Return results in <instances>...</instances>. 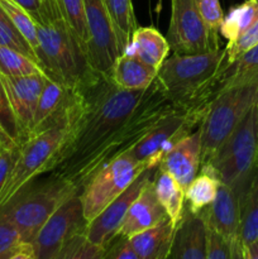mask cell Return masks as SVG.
<instances>
[{"mask_svg": "<svg viewBox=\"0 0 258 259\" xmlns=\"http://www.w3.org/2000/svg\"><path fill=\"white\" fill-rule=\"evenodd\" d=\"M220 185L222 181L211 164H201L195 179L185 190V207L192 214H199L214 201Z\"/></svg>", "mask_w": 258, "mask_h": 259, "instance_id": "obj_24", "label": "cell"}, {"mask_svg": "<svg viewBox=\"0 0 258 259\" xmlns=\"http://www.w3.org/2000/svg\"><path fill=\"white\" fill-rule=\"evenodd\" d=\"M153 181V180H152ZM149 182L126 212L118 235L131 238L138 233L156 227L167 219V214L157 200L153 182Z\"/></svg>", "mask_w": 258, "mask_h": 259, "instance_id": "obj_19", "label": "cell"}, {"mask_svg": "<svg viewBox=\"0 0 258 259\" xmlns=\"http://www.w3.org/2000/svg\"><path fill=\"white\" fill-rule=\"evenodd\" d=\"M76 195L78 190L71 182L50 176L47 181L18 192L0 207V217L12 223L23 242L30 244L51 215Z\"/></svg>", "mask_w": 258, "mask_h": 259, "instance_id": "obj_5", "label": "cell"}, {"mask_svg": "<svg viewBox=\"0 0 258 259\" xmlns=\"http://www.w3.org/2000/svg\"><path fill=\"white\" fill-rule=\"evenodd\" d=\"M144 169L147 167L126 152L96 172L78 194L88 223L120 196Z\"/></svg>", "mask_w": 258, "mask_h": 259, "instance_id": "obj_9", "label": "cell"}, {"mask_svg": "<svg viewBox=\"0 0 258 259\" xmlns=\"http://www.w3.org/2000/svg\"><path fill=\"white\" fill-rule=\"evenodd\" d=\"M257 162H258V158H257Z\"/></svg>", "mask_w": 258, "mask_h": 259, "instance_id": "obj_44", "label": "cell"}, {"mask_svg": "<svg viewBox=\"0 0 258 259\" xmlns=\"http://www.w3.org/2000/svg\"><path fill=\"white\" fill-rule=\"evenodd\" d=\"M89 28V60L96 72L110 78L111 68L121 55L113 20L104 0H83Z\"/></svg>", "mask_w": 258, "mask_h": 259, "instance_id": "obj_13", "label": "cell"}, {"mask_svg": "<svg viewBox=\"0 0 258 259\" xmlns=\"http://www.w3.org/2000/svg\"><path fill=\"white\" fill-rule=\"evenodd\" d=\"M0 46L18 51V52L23 53L27 57L32 58L35 62L39 63L37 55L33 51V48L23 38V35L15 28V25L13 24L10 18L8 17V14L4 12V9L2 7H0Z\"/></svg>", "mask_w": 258, "mask_h": 259, "instance_id": "obj_33", "label": "cell"}, {"mask_svg": "<svg viewBox=\"0 0 258 259\" xmlns=\"http://www.w3.org/2000/svg\"><path fill=\"white\" fill-rule=\"evenodd\" d=\"M0 7L4 9V12L10 18L13 24L15 25V28L23 35V38L29 43V46L35 52V55H38L39 42H38L37 25H35V22L32 18V15L24 8H22L19 4L13 2V0H0Z\"/></svg>", "mask_w": 258, "mask_h": 259, "instance_id": "obj_30", "label": "cell"}, {"mask_svg": "<svg viewBox=\"0 0 258 259\" xmlns=\"http://www.w3.org/2000/svg\"><path fill=\"white\" fill-rule=\"evenodd\" d=\"M0 73L8 77L45 73L39 63L12 48L0 46Z\"/></svg>", "mask_w": 258, "mask_h": 259, "instance_id": "obj_29", "label": "cell"}, {"mask_svg": "<svg viewBox=\"0 0 258 259\" xmlns=\"http://www.w3.org/2000/svg\"><path fill=\"white\" fill-rule=\"evenodd\" d=\"M257 20L258 0H245L242 4L233 7L229 13L224 15L219 34L228 40V45H232Z\"/></svg>", "mask_w": 258, "mask_h": 259, "instance_id": "obj_26", "label": "cell"}, {"mask_svg": "<svg viewBox=\"0 0 258 259\" xmlns=\"http://www.w3.org/2000/svg\"><path fill=\"white\" fill-rule=\"evenodd\" d=\"M206 259H233L232 243L210 227H207Z\"/></svg>", "mask_w": 258, "mask_h": 259, "instance_id": "obj_38", "label": "cell"}, {"mask_svg": "<svg viewBox=\"0 0 258 259\" xmlns=\"http://www.w3.org/2000/svg\"><path fill=\"white\" fill-rule=\"evenodd\" d=\"M169 48L179 55L218 51L219 34L202 20L195 0H171V20L166 37Z\"/></svg>", "mask_w": 258, "mask_h": 259, "instance_id": "obj_11", "label": "cell"}, {"mask_svg": "<svg viewBox=\"0 0 258 259\" xmlns=\"http://www.w3.org/2000/svg\"><path fill=\"white\" fill-rule=\"evenodd\" d=\"M207 106L190 110H175L162 119L129 153L147 168H157L164 154L201 124Z\"/></svg>", "mask_w": 258, "mask_h": 259, "instance_id": "obj_10", "label": "cell"}, {"mask_svg": "<svg viewBox=\"0 0 258 259\" xmlns=\"http://www.w3.org/2000/svg\"><path fill=\"white\" fill-rule=\"evenodd\" d=\"M207 227L219 233L229 243L239 240V194L233 187L222 184L214 201L202 210Z\"/></svg>", "mask_w": 258, "mask_h": 259, "instance_id": "obj_17", "label": "cell"}, {"mask_svg": "<svg viewBox=\"0 0 258 259\" xmlns=\"http://www.w3.org/2000/svg\"><path fill=\"white\" fill-rule=\"evenodd\" d=\"M258 100V83L235 86L219 91L207 105L200 124L201 164L229 138L245 114Z\"/></svg>", "mask_w": 258, "mask_h": 259, "instance_id": "obj_7", "label": "cell"}, {"mask_svg": "<svg viewBox=\"0 0 258 259\" xmlns=\"http://www.w3.org/2000/svg\"><path fill=\"white\" fill-rule=\"evenodd\" d=\"M37 25L38 60L51 80L81 93L101 77L91 65L86 51L66 22L57 0H42L32 15Z\"/></svg>", "mask_w": 258, "mask_h": 259, "instance_id": "obj_2", "label": "cell"}, {"mask_svg": "<svg viewBox=\"0 0 258 259\" xmlns=\"http://www.w3.org/2000/svg\"><path fill=\"white\" fill-rule=\"evenodd\" d=\"M58 5L61 8L63 17L66 22L70 25L71 29L77 35L78 40L82 45L83 50L86 51L89 56V28L86 22L85 5L83 0H57Z\"/></svg>", "mask_w": 258, "mask_h": 259, "instance_id": "obj_31", "label": "cell"}, {"mask_svg": "<svg viewBox=\"0 0 258 259\" xmlns=\"http://www.w3.org/2000/svg\"><path fill=\"white\" fill-rule=\"evenodd\" d=\"M0 141L5 148H18L22 146V137L5 94L2 75H0Z\"/></svg>", "mask_w": 258, "mask_h": 259, "instance_id": "obj_32", "label": "cell"}, {"mask_svg": "<svg viewBox=\"0 0 258 259\" xmlns=\"http://www.w3.org/2000/svg\"><path fill=\"white\" fill-rule=\"evenodd\" d=\"M105 248L91 243L86 234L77 235L65 249L61 252L57 259H103Z\"/></svg>", "mask_w": 258, "mask_h": 259, "instance_id": "obj_34", "label": "cell"}, {"mask_svg": "<svg viewBox=\"0 0 258 259\" xmlns=\"http://www.w3.org/2000/svg\"><path fill=\"white\" fill-rule=\"evenodd\" d=\"M78 195L58 207L32 240L35 259H57L63 249L88 228Z\"/></svg>", "mask_w": 258, "mask_h": 259, "instance_id": "obj_12", "label": "cell"}, {"mask_svg": "<svg viewBox=\"0 0 258 259\" xmlns=\"http://www.w3.org/2000/svg\"><path fill=\"white\" fill-rule=\"evenodd\" d=\"M147 90L126 91L111 78L101 77L81 91L80 108L51 176L68 181L78 166L136 111Z\"/></svg>", "mask_w": 258, "mask_h": 259, "instance_id": "obj_1", "label": "cell"}, {"mask_svg": "<svg viewBox=\"0 0 258 259\" xmlns=\"http://www.w3.org/2000/svg\"><path fill=\"white\" fill-rule=\"evenodd\" d=\"M4 148H5V147H4V146H3L2 141H0V152H2V151H3V149H4Z\"/></svg>", "mask_w": 258, "mask_h": 259, "instance_id": "obj_43", "label": "cell"}, {"mask_svg": "<svg viewBox=\"0 0 258 259\" xmlns=\"http://www.w3.org/2000/svg\"><path fill=\"white\" fill-rule=\"evenodd\" d=\"M207 227L202 212L192 214L185 207L175 232L168 259H206Z\"/></svg>", "mask_w": 258, "mask_h": 259, "instance_id": "obj_18", "label": "cell"}, {"mask_svg": "<svg viewBox=\"0 0 258 259\" xmlns=\"http://www.w3.org/2000/svg\"><path fill=\"white\" fill-rule=\"evenodd\" d=\"M175 110H179V108L167 98L156 77L136 111L78 166L68 182H71L80 194L96 172L116 157L131 151L162 119Z\"/></svg>", "mask_w": 258, "mask_h": 259, "instance_id": "obj_4", "label": "cell"}, {"mask_svg": "<svg viewBox=\"0 0 258 259\" xmlns=\"http://www.w3.org/2000/svg\"><path fill=\"white\" fill-rule=\"evenodd\" d=\"M258 45V20L249 28L245 30L234 43L227 45L225 47V53H227V65L229 67L230 65L235 62L242 55H244L247 51L252 50L253 47Z\"/></svg>", "mask_w": 258, "mask_h": 259, "instance_id": "obj_36", "label": "cell"}, {"mask_svg": "<svg viewBox=\"0 0 258 259\" xmlns=\"http://www.w3.org/2000/svg\"><path fill=\"white\" fill-rule=\"evenodd\" d=\"M250 83H258V45L247 51L225 70L219 91Z\"/></svg>", "mask_w": 258, "mask_h": 259, "instance_id": "obj_27", "label": "cell"}, {"mask_svg": "<svg viewBox=\"0 0 258 259\" xmlns=\"http://www.w3.org/2000/svg\"><path fill=\"white\" fill-rule=\"evenodd\" d=\"M27 245L12 223L0 217V259H8Z\"/></svg>", "mask_w": 258, "mask_h": 259, "instance_id": "obj_35", "label": "cell"}, {"mask_svg": "<svg viewBox=\"0 0 258 259\" xmlns=\"http://www.w3.org/2000/svg\"><path fill=\"white\" fill-rule=\"evenodd\" d=\"M158 168V167H157ZM157 168H147L129 185L128 189L108 205L98 217L91 220L86 228V238L91 243L106 248L118 237L129 207L141 195L144 187L153 180Z\"/></svg>", "mask_w": 258, "mask_h": 259, "instance_id": "obj_14", "label": "cell"}, {"mask_svg": "<svg viewBox=\"0 0 258 259\" xmlns=\"http://www.w3.org/2000/svg\"><path fill=\"white\" fill-rule=\"evenodd\" d=\"M48 80L50 77L46 73H34L23 77L2 75L5 94L22 137V144L29 139L38 100Z\"/></svg>", "mask_w": 258, "mask_h": 259, "instance_id": "obj_15", "label": "cell"}, {"mask_svg": "<svg viewBox=\"0 0 258 259\" xmlns=\"http://www.w3.org/2000/svg\"><path fill=\"white\" fill-rule=\"evenodd\" d=\"M19 148L20 147H18V148H4L0 152V195H2L5 184H7L13 166L17 161Z\"/></svg>", "mask_w": 258, "mask_h": 259, "instance_id": "obj_40", "label": "cell"}, {"mask_svg": "<svg viewBox=\"0 0 258 259\" xmlns=\"http://www.w3.org/2000/svg\"><path fill=\"white\" fill-rule=\"evenodd\" d=\"M8 259H35L34 253H33L32 245L27 244L23 249H20L19 252H17L15 254H13L12 257Z\"/></svg>", "mask_w": 258, "mask_h": 259, "instance_id": "obj_42", "label": "cell"}, {"mask_svg": "<svg viewBox=\"0 0 258 259\" xmlns=\"http://www.w3.org/2000/svg\"><path fill=\"white\" fill-rule=\"evenodd\" d=\"M176 227L167 218L156 227L128 238L139 259H168Z\"/></svg>", "mask_w": 258, "mask_h": 259, "instance_id": "obj_21", "label": "cell"}, {"mask_svg": "<svg viewBox=\"0 0 258 259\" xmlns=\"http://www.w3.org/2000/svg\"><path fill=\"white\" fill-rule=\"evenodd\" d=\"M257 158L258 100L206 163L211 164L222 184L233 187L239 194L254 168Z\"/></svg>", "mask_w": 258, "mask_h": 259, "instance_id": "obj_8", "label": "cell"}, {"mask_svg": "<svg viewBox=\"0 0 258 259\" xmlns=\"http://www.w3.org/2000/svg\"><path fill=\"white\" fill-rule=\"evenodd\" d=\"M228 68L224 50L166 58L157 80L167 98L181 110L205 108L219 91Z\"/></svg>", "mask_w": 258, "mask_h": 259, "instance_id": "obj_3", "label": "cell"}, {"mask_svg": "<svg viewBox=\"0 0 258 259\" xmlns=\"http://www.w3.org/2000/svg\"><path fill=\"white\" fill-rule=\"evenodd\" d=\"M239 239L249 247L258 240V162L239 192Z\"/></svg>", "mask_w": 258, "mask_h": 259, "instance_id": "obj_23", "label": "cell"}, {"mask_svg": "<svg viewBox=\"0 0 258 259\" xmlns=\"http://www.w3.org/2000/svg\"><path fill=\"white\" fill-rule=\"evenodd\" d=\"M201 166V131L200 126L191 134L177 142L163 156L159 168L168 172L181 185L187 189Z\"/></svg>", "mask_w": 258, "mask_h": 259, "instance_id": "obj_16", "label": "cell"}, {"mask_svg": "<svg viewBox=\"0 0 258 259\" xmlns=\"http://www.w3.org/2000/svg\"><path fill=\"white\" fill-rule=\"evenodd\" d=\"M158 71L132 56L121 53L114 62L110 78L126 91L147 90L156 80Z\"/></svg>", "mask_w": 258, "mask_h": 259, "instance_id": "obj_22", "label": "cell"}, {"mask_svg": "<svg viewBox=\"0 0 258 259\" xmlns=\"http://www.w3.org/2000/svg\"><path fill=\"white\" fill-rule=\"evenodd\" d=\"M17 4H19L20 7L24 8L30 15H33L34 13H37V10L39 9V5L42 0H13Z\"/></svg>", "mask_w": 258, "mask_h": 259, "instance_id": "obj_41", "label": "cell"}, {"mask_svg": "<svg viewBox=\"0 0 258 259\" xmlns=\"http://www.w3.org/2000/svg\"><path fill=\"white\" fill-rule=\"evenodd\" d=\"M103 259H139L131 242L125 237H118L105 248Z\"/></svg>", "mask_w": 258, "mask_h": 259, "instance_id": "obj_39", "label": "cell"}, {"mask_svg": "<svg viewBox=\"0 0 258 259\" xmlns=\"http://www.w3.org/2000/svg\"><path fill=\"white\" fill-rule=\"evenodd\" d=\"M195 3L207 28L211 32L219 34L220 25L224 19V13L220 7L219 0H195Z\"/></svg>", "mask_w": 258, "mask_h": 259, "instance_id": "obj_37", "label": "cell"}, {"mask_svg": "<svg viewBox=\"0 0 258 259\" xmlns=\"http://www.w3.org/2000/svg\"><path fill=\"white\" fill-rule=\"evenodd\" d=\"M78 108L70 119L30 137L20 146L17 161L0 195V207L9 202L35 177L55 168L56 159L66 143Z\"/></svg>", "mask_w": 258, "mask_h": 259, "instance_id": "obj_6", "label": "cell"}, {"mask_svg": "<svg viewBox=\"0 0 258 259\" xmlns=\"http://www.w3.org/2000/svg\"><path fill=\"white\" fill-rule=\"evenodd\" d=\"M113 20L121 53L131 42L132 34L138 28L132 0H104Z\"/></svg>", "mask_w": 258, "mask_h": 259, "instance_id": "obj_28", "label": "cell"}, {"mask_svg": "<svg viewBox=\"0 0 258 259\" xmlns=\"http://www.w3.org/2000/svg\"><path fill=\"white\" fill-rule=\"evenodd\" d=\"M153 189L157 200L166 211L172 225L177 228L185 210V190L172 175L158 167L153 176Z\"/></svg>", "mask_w": 258, "mask_h": 259, "instance_id": "obj_25", "label": "cell"}, {"mask_svg": "<svg viewBox=\"0 0 258 259\" xmlns=\"http://www.w3.org/2000/svg\"><path fill=\"white\" fill-rule=\"evenodd\" d=\"M166 37L153 27H138L123 53L136 57L158 71L169 53Z\"/></svg>", "mask_w": 258, "mask_h": 259, "instance_id": "obj_20", "label": "cell"}]
</instances>
